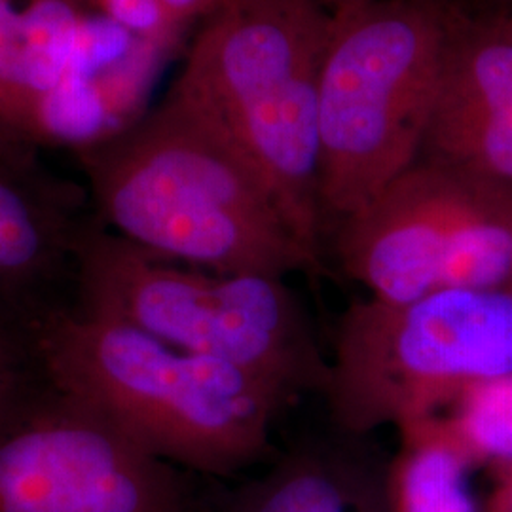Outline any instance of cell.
Here are the masks:
<instances>
[{
  "label": "cell",
  "instance_id": "cell-1",
  "mask_svg": "<svg viewBox=\"0 0 512 512\" xmlns=\"http://www.w3.org/2000/svg\"><path fill=\"white\" fill-rule=\"evenodd\" d=\"M93 213L150 253L222 274L319 272L230 135L169 88L129 128L74 154Z\"/></svg>",
  "mask_w": 512,
  "mask_h": 512
},
{
  "label": "cell",
  "instance_id": "cell-2",
  "mask_svg": "<svg viewBox=\"0 0 512 512\" xmlns=\"http://www.w3.org/2000/svg\"><path fill=\"white\" fill-rule=\"evenodd\" d=\"M40 370L173 467L228 476L268 452L289 401L236 366L107 315L69 308L33 336Z\"/></svg>",
  "mask_w": 512,
  "mask_h": 512
},
{
  "label": "cell",
  "instance_id": "cell-3",
  "mask_svg": "<svg viewBox=\"0 0 512 512\" xmlns=\"http://www.w3.org/2000/svg\"><path fill=\"white\" fill-rule=\"evenodd\" d=\"M330 25L332 14L317 0H222L200 23L171 84L255 165L319 262V82Z\"/></svg>",
  "mask_w": 512,
  "mask_h": 512
},
{
  "label": "cell",
  "instance_id": "cell-4",
  "mask_svg": "<svg viewBox=\"0 0 512 512\" xmlns=\"http://www.w3.org/2000/svg\"><path fill=\"white\" fill-rule=\"evenodd\" d=\"M456 14L448 0H368L332 14L319 82L325 228L420 160Z\"/></svg>",
  "mask_w": 512,
  "mask_h": 512
},
{
  "label": "cell",
  "instance_id": "cell-5",
  "mask_svg": "<svg viewBox=\"0 0 512 512\" xmlns=\"http://www.w3.org/2000/svg\"><path fill=\"white\" fill-rule=\"evenodd\" d=\"M74 308L236 366L293 403L329 385L330 359L281 277L169 260L112 234L95 215L78 247Z\"/></svg>",
  "mask_w": 512,
  "mask_h": 512
},
{
  "label": "cell",
  "instance_id": "cell-6",
  "mask_svg": "<svg viewBox=\"0 0 512 512\" xmlns=\"http://www.w3.org/2000/svg\"><path fill=\"white\" fill-rule=\"evenodd\" d=\"M512 372V287L437 289L344 311L325 397L348 435L401 427L452 406L469 385Z\"/></svg>",
  "mask_w": 512,
  "mask_h": 512
},
{
  "label": "cell",
  "instance_id": "cell-7",
  "mask_svg": "<svg viewBox=\"0 0 512 512\" xmlns=\"http://www.w3.org/2000/svg\"><path fill=\"white\" fill-rule=\"evenodd\" d=\"M0 512H190L177 467L48 380L0 406Z\"/></svg>",
  "mask_w": 512,
  "mask_h": 512
},
{
  "label": "cell",
  "instance_id": "cell-8",
  "mask_svg": "<svg viewBox=\"0 0 512 512\" xmlns=\"http://www.w3.org/2000/svg\"><path fill=\"white\" fill-rule=\"evenodd\" d=\"M490 179L421 156L365 209L338 224L336 253L344 272L384 302L437 291L446 256Z\"/></svg>",
  "mask_w": 512,
  "mask_h": 512
},
{
  "label": "cell",
  "instance_id": "cell-9",
  "mask_svg": "<svg viewBox=\"0 0 512 512\" xmlns=\"http://www.w3.org/2000/svg\"><path fill=\"white\" fill-rule=\"evenodd\" d=\"M86 186L40 158H0V323L31 338L76 298V262L93 219Z\"/></svg>",
  "mask_w": 512,
  "mask_h": 512
},
{
  "label": "cell",
  "instance_id": "cell-10",
  "mask_svg": "<svg viewBox=\"0 0 512 512\" xmlns=\"http://www.w3.org/2000/svg\"><path fill=\"white\" fill-rule=\"evenodd\" d=\"M175 48L135 37L90 10L65 71L38 105L33 150L78 154L135 124L150 109L148 95Z\"/></svg>",
  "mask_w": 512,
  "mask_h": 512
},
{
  "label": "cell",
  "instance_id": "cell-11",
  "mask_svg": "<svg viewBox=\"0 0 512 512\" xmlns=\"http://www.w3.org/2000/svg\"><path fill=\"white\" fill-rule=\"evenodd\" d=\"M401 448L387 475V512H482L471 490L473 459L444 416L399 427Z\"/></svg>",
  "mask_w": 512,
  "mask_h": 512
},
{
  "label": "cell",
  "instance_id": "cell-12",
  "mask_svg": "<svg viewBox=\"0 0 512 512\" xmlns=\"http://www.w3.org/2000/svg\"><path fill=\"white\" fill-rule=\"evenodd\" d=\"M219 512H353V497L334 467L300 454L243 486Z\"/></svg>",
  "mask_w": 512,
  "mask_h": 512
},
{
  "label": "cell",
  "instance_id": "cell-13",
  "mask_svg": "<svg viewBox=\"0 0 512 512\" xmlns=\"http://www.w3.org/2000/svg\"><path fill=\"white\" fill-rule=\"evenodd\" d=\"M475 467L512 465V372L469 385L444 416Z\"/></svg>",
  "mask_w": 512,
  "mask_h": 512
},
{
  "label": "cell",
  "instance_id": "cell-14",
  "mask_svg": "<svg viewBox=\"0 0 512 512\" xmlns=\"http://www.w3.org/2000/svg\"><path fill=\"white\" fill-rule=\"evenodd\" d=\"M423 156L512 183V103L490 114L431 129Z\"/></svg>",
  "mask_w": 512,
  "mask_h": 512
},
{
  "label": "cell",
  "instance_id": "cell-15",
  "mask_svg": "<svg viewBox=\"0 0 512 512\" xmlns=\"http://www.w3.org/2000/svg\"><path fill=\"white\" fill-rule=\"evenodd\" d=\"M37 365L33 338L23 330L0 323V406Z\"/></svg>",
  "mask_w": 512,
  "mask_h": 512
},
{
  "label": "cell",
  "instance_id": "cell-16",
  "mask_svg": "<svg viewBox=\"0 0 512 512\" xmlns=\"http://www.w3.org/2000/svg\"><path fill=\"white\" fill-rule=\"evenodd\" d=\"M482 512H512V465L495 476L494 490L482 503Z\"/></svg>",
  "mask_w": 512,
  "mask_h": 512
},
{
  "label": "cell",
  "instance_id": "cell-17",
  "mask_svg": "<svg viewBox=\"0 0 512 512\" xmlns=\"http://www.w3.org/2000/svg\"><path fill=\"white\" fill-rule=\"evenodd\" d=\"M325 10H329L330 14H336V12H342V10H348L353 6H359V4H365L368 0H317Z\"/></svg>",
  "mask_w": 512,
  "mask_h": 512
},
{
  "label": "cell",
  "instance_id": "cell-18",
  "mask_svg": "<svg viewBox=\"0 0 512 512\" xmlns=\"http://www.w3.org/2000/svg\"><path fill=\"white\" fill-rule=\"evenodd\" d=\"M478 2L486 4V6H494L497 10H509V8H512V0H478Z\"/></svg>",
  "mask_w": 512,
  "mask_h": 512
},
{
  "label": "cell",
  "instance_id": "cell-19",
  "mask_svg": "<svg viewBox=\"0 0 512 512\" xmlns=\"http://www.w3.org/2000/svg\"><path fill=\"white\" fill-rule=\"evenodd\" d=\"M503 16H507V18H509V21H511L512 23V12L511 14H503Z\"/></svg>",
  "mask_w": 512,
  "mask_h": 512
},
{
  "label": "cell",
  "instance_id": "cell-20",
  "mask_svg": "<svg viewBox=\"0 0 512 512\" xmlns=\"http://www.w3.org/2000/svg\"><path fill=\"white\" fill-rule=\"evenodd\" d=\"M12 2H16V0H12Z\"/></svg>",
  "mask_w": 512,
  "mask_h": 512
}]
</instances>
